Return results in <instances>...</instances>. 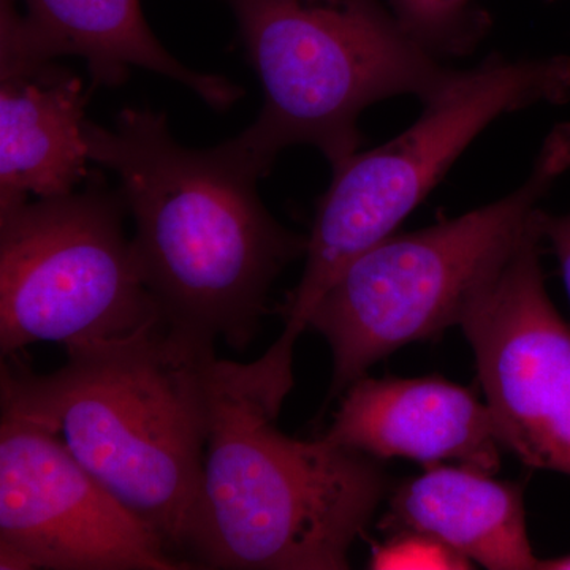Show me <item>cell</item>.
<instances>
[{
    "instance_id": "1",
    "label": "cell",
    "mask_w": 570,
    "mask_h": 570,
    "mask_svg": "<svg viewBox=\"0 0 570 570\" xmlns=\"http://www.w3.org/2000/svg\"><path fill=\"white\" fill-rule=\"evenodd\" d=\"M91 163L110 168L135 223L134 249L163 322L195 340L249 347L269 288L305 257L257 193L261 176L228 146L184 148L164 112L126 108L115 127L86 121Z\"/></svg>"
},
{
    "instance_id": "2",
    "label": "cell",
    "mask_w": 570,
    "mask_h": 570,
    "mask_svg": "<svg viewBox=\"0 0 570 570\" xmlns=\"http://www.w3.org/2000/svg\"><path fill=\"white\" fill-rule=\"evenodd\" d=\"M216 360L213 343L163 321L71 348L66 365L50 374L3 360L2 415L61 439L183 561L204 478Z\"/></svg>"
},
{
    "instance_id": "3",
    "label": "cell",
    "mask_w": 570,
    "mask_h": 570,
    "mask_svg": "<svg viewBox=\"0 0 570 570\" xmlns=\"http://www.w3.org/2000/svg\"><path fill=\"white\" fill-rule=\"evenodd\" d=\"M277 412L216 360L200 493L181 558L195 569L346 570L389 480L365 453L277 430Z\"/></svg>"
},
{
    "instance_id": "4",
    "label": "cell",
    "mask_w": 570,
    "mask_h": 570,
    "mask_svg": "<svg viewBox=\"0 0 570 570\" xmlns=\"http://www.w3.org/2000/svg\"><path fill=\"white\" fill-rule=\"evenodd\" d=\"M225 2L265 91L257 119L225 145L261 178L296 145L318 149L336 170L362 145L367 107L396 96L426 102L456 71L381 0Z\"/></svg>"
},
{
    "instance_id": "5",
    "label": "cell",
    "mask_w": 570,
    "mask_h": 570,
    "mask_svg": "<svg viewBox=\"0 0 570 570\" xmlns=\"http://www.w3.org/2000/svg\"><path fill=\"white\" fill-rule=\"evenodd\" d=\"M569 100L568 56L491 55L472 69L456 70L403 134L333 170L307 236L305 272L285 302L284 332L265 352L266 362L292 370L296 341L337 277L395 234L487 127L510 112Z\"/></svg>"
},
{
    "instance_id": "6",
    "label": "cell",
    "mask_w": 570,
    "mask_h": 570,
    "mask_svg": "<svg viewBox=\"0 0 570 570\" xmlns=\"http://www.w3.org/2000/svg\"><path fill=\"white\" fill-rule=\"evenodd\" d=\"M569 170L570 124H560L513 193L423 230L390 235L352 262L307 326L332 348L328 401L397 348L459 325L475 288L512 253Z\"/></svg>"
},
{
    "instance_id": "7",
    "label": "cell",
    "mask_w": 570,
    "mask_h": 570,
    "mask_svg": "<svg viewBox=\"0 0 570 570\" xmlns=\"http://www.w3.org/2000/svg\"><path fill=\"white\" fill-rule=\"evenodd\" d=\"M126 200L92 175L85 189L0 213V352L66 351L163 321L124 230Z\"/></svg>"
},
{
    "instance_id": "8",
    "label": "cell",
    "mask_w": 570,
    "mask_h": 570,
    "mask_svg": "<svg viewBox=\"0 0 570 570\" xmlns=\"http://www.w3.org/2000/svg\"><path fill=\"white\" fill-rule=\"evenodd\" d=\"M539 213L459 325L504 449L527 466L570 475V326L547 294Z\"/></svg>"
},
{
    "instance_id": "9",
    "label": "cell",
    "mask_w": 570,
    "mask_h": 570,
    "mask_svg": "<svg viewBox=\"0 0 570 570\" xmlns=\"http://www.w3.org/2000/svg\"><path fill=\"white\" fill-rule=\"evenodd\" d=\"M0 569L189 570L50 431L2 415Z\"/></svg>"
},
{
    "instance_id": "10",
    "label": "cell",
    "mask_w": 570,
    "mask_h": 570,
    "mask_svg": "<svg viewBox=\"0 0 570 570\" xmlns=\"http://www.w3.org/2000/svg\"><path fill=\"white\" fill-rule=\"evenodd\" d=\"M81 78L0 21V213L75 193L89 176Z\"/></svg>"
},
{
    "instance_id": "11",
    "label": "cell",
    "mask_w": 570,
    "mask_h": 570,
    "mask_svg": "<svg viewBox=\"0 0 570 570\" xmlns=\"http://www.w3.org/2000/svg\"><path fill=\"white\" fill-rule=\"evenodd\" d=\"M324 438L374 460H453L490 475L504 449L487 403L442 377H360Z\"/></svg>"
},
{
    "instance_id": "12",
    "label": "cell",
    "mask_w": 570,
    "mask_h": 570,
    "mask_svg": "<svg viewBox=\"0 0 570 570\" xmlns=\"http://www.w3.org/2000/svg\"><path fill=\"white\" fill-rule=\"evenodd\" d=\"M0 11L36 55L85 59L94 86L122 85L130 67H141L181 82L216 111L245 94L227 78L176 61L149 29L140 0H0Z\"/></svg>"
},
{
    "instance_id": "13",
    "label": "cell",
    "mask_w": 570,
    "mask_h": 570,
    "mask_svg": "<svg viewBox=\"0 0 570 570\" xmlns=\"http://www.w3.org/2000/svg\"><path fill=\"white\" fill-rule=\"evenodd\" d=\"M381 528L433 535L485 569L539 570L523 490L463 464H431L406 480L390 499Z\"/></svg>"
},
{
    "instance_id": "14",
    "label": "cell",
    "mask_w": 570,
    "mask_h": 570,
    "mask_svg": "<svg viewBox=\"0 0 570 570\" xmlns=\"http://www.w3.org/2000/svg\"><path fill=\"white\" fill-rule=\"evenodd\" d=\"M393 14L426 48L439 56L474 50L490 28L489 14L474 0H389Z\"/></svg>"
},
{
    "instance_id": "15",
    "label": "cell",
    "mask_w": 570,
    "mask_h": 570,
    "mask_svg": "<svg viewBox=\"0 0 570 570\" xmlns=\"http://www.w3.org/2000/svg\"><path fill=\"white\" fill-rule=\"evenodd\" d=\"M466 557L433 535L415 531H397L392 539L376 546L370 569H472Z\"/></svg>"
},
{
    "instance_id": "16",
    "label": "cell",
    "mask_w": 570,
    "mask_h": 570,
    "mask_svg": "<svg viewBox=\"0 0 570 570\" xmlns=\"http://www.w3.org/2000/svg\"><path fill=\"white\" fill-rule=\"evenodd\" d=\"M539 224L543 242L550 245L560 262L562 279L570 298V213L553 216L540 209Z\"/></svg>"
},
{
    "instance_id": "17",
    "label": "cell",
    "mask_w": 570,
    "mask_h": 570,
    "mask_svg": "<svg viewBox=\"0 0 570 570\" xmlns=\"http://www.w3.org/2000/svg\"><path fill=\"white\" fill-rule=\"evenodd\" d=\"M539 570H570V554L551 560H540Z\"/></svg>"
},
{
    "instance_id": "18",
    "label": "cell",
    "mask_w": 570,
    "mask_h": 570,
    "mask_svg": "<svg viewBox=\"0 0 570 570\" xmlns=\"http://www.w3.org/2000/svg\"><path fill=\"white\" fill-rule=\"evenodd\" d=\"M549 2H551V0H549Z\"/></svg>"
}]
</instances>
